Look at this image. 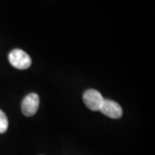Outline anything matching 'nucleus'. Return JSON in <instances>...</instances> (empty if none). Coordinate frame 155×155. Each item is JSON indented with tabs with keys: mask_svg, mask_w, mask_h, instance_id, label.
Instances as JSON below:
<instances>
[{
	"mask_svg": "<svg viewBox=\"0 0 155 155\" xmlns=\"http://www.w3.org/2000/svg\"><path fill=\"white\" fill-rule=\"evenodd\" d=\"M83 100L86 107L92 111L99 110L104 98L98 91L90 89L84 91Z\"/></svg>",
	"mask_w": 155,
	"mask_h": 155,
	"instance_id": "nucleus-2",
	"label": "nucleus"
},
{
	"mask_svg": "<svg viewBox=\"0 0 155 155\" xmlns=\"http://www.w3.org/2000/svg\"><path fill=\"white\" fill-rule=\"evenodd\" d=\"M99 111H101L104 116L112 119H118L122 116V108L121 105L110 99L104 98Z\"/></svg>",
	"mask_w": 155,
	"mask_h": 155,
	"instance_id": "nucleus-3",
	"label": "nucleus"
},
{
	"mask_svg": "<svg viewBox=\"0 0 155 155\" xmlns=\"http://www.w3.org/2000/svg\"><path fill=\"white\" fill-rule=\"evenodd\" d=\"M40 98L36 93H30L24 97L22 103V112L24 116H32L38 110Z\"/></svg>",
	"mask_w": 155,
	"mask_h": 155,
	"instance_id": "nucleus-4",
	"label": "nucleus"
},
{
	"mask_svg": "<svg viewBox=\"0 0 155 155\" xmlns=\"http://www.w3.org/2000/svg\"><path fill=\"white\" fill-rule=\"evenodd\" d=\"M9 126L8 118L5 112L0 110V134H4L7 131Z\"/></svg>",
	"mask_w": 155,
	"mask_h": 155,
	"instance_id": "nucleus-5",
	"label": "nucleus"
},
{
	"mask_svg": "<svg viewBox=\"0 0 155 155\" xmlns=\"http://www.w3.org/2000/svg\"><path fill=\"white\" fill-rule=\"evenodd\" d=\"M10 63L19 70L28 69L31 66V58L26 52L22 49H14L9 54Z\"/></svg>",
	"mask_w": 155,
	"mask_h": 155,
	"instance_id": "nucleus-1",
	"label": "nucleus"
}]
</instances>
